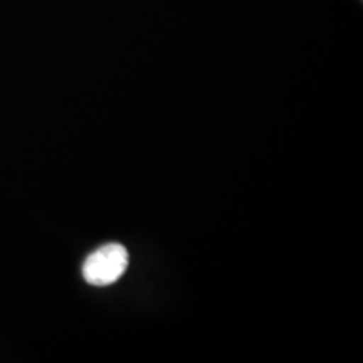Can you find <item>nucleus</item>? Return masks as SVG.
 Instances as JSON below:
<instances>
[{"instance_id":"f257e3e1","label":"nucleus","mask_w":363,"mask_h":363,"mask_svg":"<svg viewBox=\"0 0 363 363\" xmlns=\"http://www.w3.org/2000/svg\"><path fill=\"white\" fill-rule=\"evenodd\" d=\"M130 254L125 246L111 242L98 247L86 257L83 264V278L88 284L104 288L116 283L128 269Z\"/></svg>"}]
</instances>
